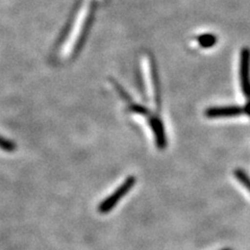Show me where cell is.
I'll use <instances>...</instances> for the list:
<instances>
[{
  "label": "cell",
  "mask_w": 250,
  "mask_h": 250,
  "mask_svg": "<svg viewBox=\"0 0 250 250\" xmlns=\"http://www.w3.org/2000/svg\"><path fill=\"white\" fill-rule=\"evenodd\" d=\"M245 111H246V114L250 116V100L247 103V104L245 105Z\"/></svg>",
  "instance_id": "10"
},
{
  "label": "cell",
  "mask_w": 250,
  "mask_h": 250,
  "mask_svg": "<svg viewBox=\"0 0 250 250\" xmlns=\"http://www.w3.org/2000/svg\"><path fill=\"white\" fill-rule=\"evenodd\" d=\"M243 114H246L245 106L242 107L239 105L209 107L206 111L208 118H229V117H237Z\"/></svg>",
  "instance_id": "3"
},
{
  "label": "cell",
  "mask_w": 250,
  "mask_h": 250,
  "mask_svg": "<svg viewBox=\"0 0 250 250\" xmlns=\"http://www.w3.org/2000/svg\"><path fill=\"white\" fill-rule=\"evenodd\" d=\"M149 123H150V126L153 130L156 146L161 148V149H164V148L167 146V139H166L165 129H164L163 122L156 116H150Z\"/></svg>",
  "instance_id": "4"
},
{
  "label": "cell",
  "mask_w": 250,
  "mask_h": 250,
  "mask_svg": "<svg viewBox=\"0 0 250 250\" xmlns=\"http://www.w3.org/2000/svg\"><path fill=\"white\" fill-rule=\"evenodd\" d=\"M240 78L241 87L244 96L250 100V49L244 48L241 51L240 60Z\"/></svg>",
  "instance_id": "2"
},
{
  "label": "cell",
  "mask_w": 250,
  "mask_h": 250,
  "mask_svg": "<svg viewBox=\"0 0 250 250\" xmlns=\"http://www.w3.org/2000/svg\"><path fill=\"white\" fill-rule=\"evenodd\" d=\"M234 175H236V177L242 183V185L250 192V177L247 175L246 172L241 169H237L234 171Z\"/></svg>",
  "instance_id": "7"
},
{
  "label": "cell",
  "mask_w": 250,
  "mask_h": 250,
  "mask_svg": "<svg viewBox=\"0 0 250 250\" xmlns=\"http://www.w3.org/2000/svg\"><path fill=\"white\" fill-rule=\"evenodd\" d=\"M222 250H230V249H222Z\"/></svg>",
  "instance_id": "11"
},
{
  "label": "cell",
  "mask_w": 250,
  "mask_h": 250,
  "mask_svg": "<svg viewBox=\"0 0 250 250\" xmlns=\"http://www.w3.org/2000/svg\"><path fill=\"white\" fill-rule=\"evenodd\" d=\"M129 111H130V112H134V113H137V114H140V115L150 116L149 111H148V109H147L145 106L141 105V104H134V103H131V104H129Z\"/></svg>",
  "instance_id": "8"
},
{
  "label": "cell",
  "mask_w": 250,
  "mask_h": 250,
  "mask_svg": "<svg viewBox=\"0 0 250 250\" xmlns=\"http://www.w3.org/2000/svg\"><path fill=\"white\" fill-rule=\"evenodd\" d=\"M135 184H136L135 176H129L128 178L125 179L118 189L115 190L112 195H109L108 197H106L103 202L100 203L98 207V212L101 214H106L108 212H111L117 203L120 201V199L123 196H125L131 188L135 186Z\"/></svg>",
  "instance_id": "1"
},
{
  "label": "cell",
  "mask_w": 250,
  "mask_h": 250,
  "mask_svg": "<svg viewBox=\"0 0 250 250\" xmlns=\"http://www.w3.org/2000/svg\"><path fill=\"white\" fill-rule=\"evenodd\" d=\"M150 65H151V75H152V82H153V89H154V98H155V104L156 106L161 108V85H160V78L158 73V68H156L155 62L153 58L150 59Z\"/></svg>",
  "instance_id": "5"
},
{
  "label": "cell",
  "mask_w": 250,
  "mask_h": 250,
  "mask_svg": "<svg viewBox=\"0 0 250 250\" xmlns=\"http://www.w3.org/2000/svg\"><path fill=\"white\" fill-rule=\"evenodd\" d=\"M197 41H198L199 45H201L202 47H205V48H209V47H212L216 44L217 38L214 35L206 34V35H202V36L198 37Z\"/></svg>",
  "instance_id": "6"
},
{
  "label": "cell",
  "mask_w": 250,
  "mask_h": 250,
  "mask_svg": "<svg viewBox=\"0 0 250 250\" xmlns=\"http://www.w3.org/2000/svg\"><path fill=\"white\" fill-rule=\"evenodd\" d=\"M0 148H1L2 150L7 151V152H12L15 149V145L11 141L4 139L3 137L0 136Z\"/></svg>",
  "instance_id": "9"
}]
</instances>
